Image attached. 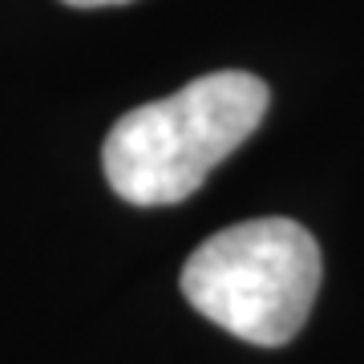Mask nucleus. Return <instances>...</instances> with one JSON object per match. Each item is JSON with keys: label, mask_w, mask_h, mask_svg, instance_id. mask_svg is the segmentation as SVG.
Masks as SVG:
<instances>
[{"label": "nucleus", "mask_w": 364, "mask_h": 364, "mask_svg": "<svg viewBox=\"0 0 364 364\" xmlns=\"http://www.w3.org/2000/svg\"><path fill=\"white\" fill-rule=\"evenodd\" d=\"M320 291V247L296 219H251L210 235L182 267L191 308L231 336L279 348L296 336Z\"/></svg>", "instance_id": "f03ea898"}, {"label": "nucleus", "mask_w": 364, "mask_h": 364, "mask_svg": "<svg viewBox=\"0 0 364 364\" xmlns=\"http://www.w3.org/2000/svg\"><path fill=\"white\" fill-rule=\"evenodd\" d=\"M73 9H105V4H130V0H65Z\"/></svg>", "instance_id": "7ed1b4c3"}, {"label": "nucleus", "mask_w": 364, "mask_h": 364, "mask_svg": "<svg viewBox=\"0 0 364 364\" xmlns=\"http://www.w3.org/2000/svg\"><path fill=\"white\" fill-rule=\"evenodd\" d=\"M267 102L263 77L243 69L195 77L178 93L117 117L102 146L105 178L134 207L182 203L259 130Z\"/></svg>", "instance_id": "f257e3e1"}]
</instances>
